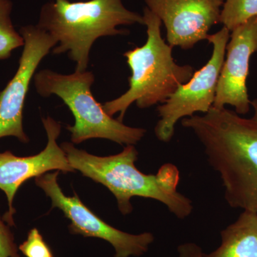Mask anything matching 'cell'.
Masks as SVG:
<instances>
[{
  "instance_id": "obj_1",
  "label": "cell",
  "mask_w": 257,
  "mask_h": 257,
  "mask_svg": "<svg viewBox=\"0 0 257 257\" xmlns=\"http://www.w3.org/2000/svg\"><path fill=\"white\" fill-rule=\"evenodd\" d=\"M254 113L241 117L225 107L182 119L204 146L208 162L220 175L230 207L257 213V99Z\"/></svg>"
},
{
  "instance_id": "obj_2",
  "label": "cell",
  "mask_w": 257,
  "mask_h": 257,
  "mask_svg": "<svg viewBox=\"0 0 257 257\" xmlns=\"http://www.w3.org/2000/svg\"><path fill=\"white\" fill-rule=\"evenodd\" d=\"M61 147L74 170L84 177L105 186L116 197L123 214L133 211L130 199L133 197L150 198L165 204L179 219H184L192 211V202L177 192L179 175L175 165H163L156 175H145L135 163L138 152L134 145H126L119 154L98 157L63 143Z\"/></svg>"
},
{
  "instance_id": "obj_3",
  "label": "cell",
  "mask_w": 257,
  "mask_h": 257,
  "mask_svg": "<svg viewBox=\"0 0 257 257\" xmlns=\"http://www.w3.org/2000/svg\"><path fill=\"white\" fill-rule=\"evenodd\" d=\"M134 24L144 25L143 15L126 9L121 0H55L42 6L37 25L57 40L53 53L67 52L76 62L75 71L82 72L97 39L127 35L117 27Z\"/></svg>"
},
{
  "instance_id": "obj_4",
  "label": "cell",
  "mask_w": 257,
  "mask_h": 257,
  "mask_svg": "<svg viewBox=\"0 0 257 257\" xmlns=\"http://www.w3.org/2000/svg\"><path fill=\"white\" fill-rule=\"evenodd\" d=\"M143 16L144 25L147 27L146 43L124 54L132 72L128 77L130 88L122 95L102 104L109 116L119 113L120 121L133 103L140 109L165 103L194 74L192 66L176 63L172 47L162 38L160 19L147 8Z\"/></svg>"
},
{
  "instance_id": "obj_5",
  "label": "cell",
  "mask_w": 257,
  "mask_h": 257,
  "mask_svg": "<svg viewBox=\"0 0 257 257\" xmlns=\"http://www.w3.org/2000/svg\"><path fill=\"white\" fill-rule=\"evenodd\" d=\"M33 79L40 96L57 95L72 111L75 121L74 125H68L67 128L70 132L72 143L99 138L119 145H134L146 133L144 128L124 125L104 111L91 90L94 82L92 72L75 71L72 74H62L50 69H42L35 73Z\"/></svg>"
},
{
  "instance_id": "obj_6",
  "label": "cell",
  "mask_w": 257,
  "mask_h": 257,
  "mask_svg": "<svg viewBox=\"0 0 257 257\" xmlns=\"http://www.w3.org/2000/svg\"><path fill=\"white\" fill-rule=\"evenodd\" d=\"M226 27L207 40L213 45L212 55L207 64L193 74L188 82L182 84L157 108L160 119L155 127L157 138L168 143L173 138L175 125L179 119L196 112L206 114L214 102L218 80L224 62L226 45L230 38Z\"/></svg>"
},
{
  "instance_id": "obj_7",
  "label": "cell",
  "mask_w": 257,
  "mask_h": 257,
  "mask_svg": "<svg viewBox=\"0 0 257 257\" xmlns=\"http://www.w3.org/2000/svg\"><path fill=\"white\" fill-rule=\"evenodd\" d=\"M59 171L44 174L35 178V183L52 200V208H58L69 219V230L74 234L99 238L110 243L114 257L140 256L146 253L155 240L153 234L145 232L131 234L113 227L101 220L82 202L77 194L67 197L57 182Z\"/></svg>"
},
{
  "instance_id": "obj_8",
  "label": "cell",
  "mask_w": 257,
  "mask_h": 257,
  "mask_svg": "<svg viewBox=\"0 0 257 257\" xmlns=\"http://www.w3.org/2000/svg\"><path fill=\"white\" fill-rule=\"evenodd\" d=\"M19 32L25 45L16 73L0 92V139L14 137L26 144L30 140L24 131L23 109L30 83L40 62L57 42L37 25L22 27Z\"/></svg>"
},
{
  "instance_id": "obj_9",
  "label": "cell",
  "mask_w": 257,
  "mask_h": 257,
  "mask_svg": "<svg viewBox=\"0 0 257 257\" xmlns=\"http://www.w3.org/2000/svg\"><path fill=\"white\" fill-rule=\"evenodd\" d=\"M42 123L47 136V145L43 151L29 157H18L10 151L0 152V189L6 194L9 207L3 219L10 226H15V195L26 181L52 170L64 173L75 172L65 152L57 144L61 133L60 122L47 116L42 119Z\"/></svg>"
},
{
  "instance_id": "obj_10",
  "label": "cell",
  "mask_w": 257,
  "mask_h": 257,
  "mask_svg": "<svg viewBox=\"0 0 257 257\" xmlns=\"http://www.w3.org/2000/svg\"><path fill=\"white\" fill-rule=\"evenodd\" d=\"M167 30L169 45L183 50L207 40L211 27L219 23L224 0H144Z\"/></svg>"
},
{
  "instance_id": "obj_11",
  "label": "cell",
  "mask_w": 257,
  "mask_h": 257,
  "mask_svg": "<svg viewBox=\"0 0 257 257\" xmlns=\"http://www.w3.org/2000/svg\"><path fill=\"white\" fill-rule=\"evenodd\" d=\"M230 38L212 106L221 109L229 104L234 106L238 114H245L249 111L251 102L246 79L250 58L257 52V16L234 28Z\"/></svg>"
},
{
  "instance_id": "obj_12",
  "label": "cell",
  "mask_w": 257,
  "mask_h": 257,
  "mask_svg": "<svg viewBox=\"0 0 257 257\" xmlns=\"http://www.w3.org/2000/svg\"><path fill=\"white\" fill-rule=\"evenodd\" d=\"M221 236L219 247L204 257H257V213L243 211Z\"/></svg>"
},
{
  "instance_id": "obj_13",
  "label": "cell",
  "mask_w": 257,
  "mask_h": 257,
  "mask_svg": "<svg viewBox=\"0 0 257 257\" xmlns=\"http://www.w3.org/2000/svg\"><path fill=\"white\" fill-rule=\"evenodd\" d=\"M13 7L11 0H0V60L9 58L13 51L25 45L12 21Z\"/></svg>"
},
{
  "instance_id": "obj_14",
  "label": "cell",
  "mask_w": 257,
  "mask_h": 257,
  "mask_svg": "<svg viewBox=\"0 0 257 257\" xmlns=\"http://www.w3.org/2000/svg\"><path fill=\"white\" fill-rule=\"evenodd\" d=\"M257 16V0H225L219 23L229 31Z\"/></svg>"
},
{
  "instance_id": "obj_15",
  "label": "cell",
  "mask_w": 257,
  "mask_h": 257,
  "mask_svg": "<svg viewBox=\"0 0 257 257\" xmlns=\"http://www.w3.org/2000/svg\"><path fill=\"white\" fill-rule=\"evenodd\" d=\"M10 225L0 216V257H21Z\"/></svg>"
},
{
  "instance_id": "obj_16",
  "label": "cell",
  "mask_w": 257,
  "mask_h": 257,
  "mask_svg": "<svg viewBox=\"0 0 257 257\" xmlns=\"http://www.w3.org/2000/svg\"><path fill=\"white\" fill-rule=\"evenodd\" d=\"M179 257H204L202 249L194 243H186L178 248Z\"/></svg>"
},
{
  "instance_id": "obj_17",
  "label": "cell",
  "mask_w": 257,
  "mask_h": 257,
  "mask_svg": "<svg viewBox=\"0 0 257 257\" xmlns=\"http://www.w3.org/2000/svg\"><path fill=\"white\" fill-rule=\"evenodd\" d=\"M45 257H54L53 254L50 255V256H47Z\"/></svg>"
}]
</instances>
